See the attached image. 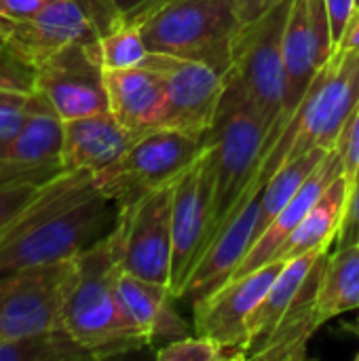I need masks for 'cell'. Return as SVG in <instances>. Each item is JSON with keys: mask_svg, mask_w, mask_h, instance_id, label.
Wrapping results in <instances>:
<instances>
[{"mask_svg": "<svg viewBox=\"0 0 359 361\" xmlns=\"http://www.w3.org/2000/svg\"><path fill=\"white\" fill-rule=\"evenodd\" d=\"M121 207L89 171H66L0 235V275L70 260L106 239Z\"/></svg>", "mask_w": 359, "mask_h": 361, "instance_id": "obj_1", "label": "cell"}, {"mask_svg": "<svg viewBox=\"0 0 359 361\" xmlns=\"http://www.w3.org/2000/svg\"><path fill=\"white\" fill-rule=\"evenodd\" d=\"M123 228L74 256V275L63 300V328L93 360L127 355L148 347L123 313L116 281L121 267Z\"/></svg>", "mask_w": 359, "mask_h": 361, "instance_id": "obj_2", "label": "cell"}, {"mask_svg": "<svg viewBox=\"0 0 359 361\" xmlns=\"http://www.w3.org/2000/svg\"><path fill=\"white\" fill-rule=\"evenodd\" d=\"M359 106V49L334 53L317 72L288 125L277 133L260 159L245 190L243 205L260 195L262 186L290 161L324 148L334 150L339 137Z\"/></svg>", "mask_w": 359, "mask_h": 361, "instance_id": "obj_3", "label": "cell"}, {"mask_svg": "<svg viewBox=\"0 0 359 361\" xmlns=\"http://www.w3.org/2000/svg\"><path fill=\"white\" fill-rule=\"evenodd\" d=\"M140 25L148 53L197 59L220 74L233 66V47L241 30L235 0H152L125 17Z\"/></svg>", "mask_w": 359, "mask_h": 361, "instance_id": "obj_4", "label": "cell"}, {"mask_svg": "<svg viewBox=\"0 0 359 361\" xmlns=\"http://www.w3.org/2000/svg\"><path fill=\"white\" fill-rule=\"evenodd\" d=\"M207 148V133L159 127L138 137L110 167L93 173L97 188L129 209L150 192L174 184Z\"/></svg>", "mask_w": 359, "mask_h": 361, "instance_id": "obj_5", "label": "cell"}, {"mask_svg": "<svg viewBox=\"0 0 359 361\" xmlns=\"http://www.w3.org/2000/svg\"><path fill=\"white\" fill-rule=\"evenodd\" d=\"M292 2L284 0L260 19L241 25L233 47V66L224 74V85L248 102L269 133L284 110V32Z\"/></svg>", "mask_w": 359, "mask_h": 361, "instance_id": "obj_6", "label": "cell"}, {"mask_svg": "<svg viewBox=\"0 0 359 361\" xmlns=\"http://www.w3.org/2000/svg\"><path fill=\"white\" fill-rule=\"evenodd\" d=\"M125 15L112 0H53L28 19H15L8 47L34 68L51 53L74 42H99L123 25Z\"/></svg>", "mask_w": 359, "mask_h": 361, "instance_id": "obj_7", "label": "cell"}, {"mask_svg": "<svg viewBox=\"0 0 359 361\" xmlns=\"http://www.w3.org/2000/svg\"><path fill=\"white\" fill-rule=\"evenodd\" d=\"M74 258L0 275V341L63 328Z\"/></svg>", "mask_w": 359, "mask_h": 361, "instance_id": "obj_8", "label": "cell"}, {"mask_svg": "<svg viewBox=\"0 0 359 361\" xmlns=\"http://www.w3.org/2000/svg\"><path fill=\"white\" fill-rule=\"evenodd\" d=\"M284 260H273L239 279L226 281L216 292L193 302V330L212 338L224 361L245 360L250 349L248 319L260 305L281 269Z\"/></svg>", "mask_w": 359, "mask_h": 361, "instance_id": "obj_9", "label": "cell"}, {"mask_svg": "<svg viewBox=\"0 0 359 361\" xmlns=\"http://www.w3.org/2000/svg\"><path fill=\"white\" fill-rule=\"evenodd\" d=\"M36 91L47 97L61 121L108 112L99 42H74L36 63Z\"/></svg>", "mask_w": 359, "mask_h": 361, "instance_id": "obj_10", "label": "cell"}, {"mask_svg": "<svg viewBox=\"0 0 359 361\" xmlns=\"http://www.w3.org/2000/svg\"><path fill=\"white\" fill-rule=\"evenodd\" d=\"M174 184L150 192L129 209H121L123 271L163 286L171 281Z\"/></svg>", "mask_w": 359, "mask_h": 361, "instance_id": "obj_11", "label": "cell"}, {"mask_svg": "<svg viewBox=\"0 0 359 361\" xmlns=\"http://www.w3.org/2000/svg\"><path fill=\"white\" fill-rule=\"evenodd\" d=\"M214 205V154L207 137L203 154L174 184V260L171 294L178 298L203 254Z\"/></svg>", "mask_w": 359, "mask_h": 361, "instance_id": "obj_12", "label": "cell"}, {"mask_svg": "<svg viewBox=\"0 0 359 361\" xmlns=\"http://www.w3.org/2000/svg\"><path fill=\"white\" fill-rule=\"evenodd\" d=\"M144 66L161 74L167 91V118L163 127L207 133L216 121L224 74L212 66L167 53H148Z\"/></svg>", "mask_w": 359, "mask_h": 361, "instance_id": "obj_13", "label": "cell"}, {"mask_svg": "<svg viewBox=\"0 0 359 361\" xmlns=\"http://www.w3.org/2000/svg\"><path fill=\"white\" fill-rule=\"evenodd\" d=\"M63 150V121L47 102L34 91L28 97V112L21 129L0 154V186L13 182L47 184L66 173L61 163Z\"/></svg>", "mask_w": 359, "mask_h": 361, "instance_id": "obj_14", "label": "cell"}, {"mask_svg": "<svg viewBox=\"0 0 359 361\" xmlns=\"http://www.w3.org/2000/svg\"><path fill=\"white\" fill-rule=\"evenodd\" d=\"M260 218V195L248 201L205 250L176 300H199L222 288L250 252Z\"/></svg>", "mask_w": 359, "mask_h": 361, "instance_id": "obj_15", "label": "cell"}, {"mask_svg": "<svg viewBox=\"0 0 359 361\" xmlns=\"http://www.w3.org/2000/svg\"><path fill=\"white\" fill-rule=\"evenodd\" d=\"M110 112L133 135L159 129L167 118V91L159 72L148 66L106 70Z\"/></svg>", "mask_w": 359, "mask_h": 361, "instance_id": "obj_16", "label": "cell"}, {"mask_svg": "<svg viewBox=\"0 0 359 361\" xmlns=\"http://www.w3.org/2000/svg\"><path fill=\"white\" fill-rule=\"evenodd\" d=\"M135 140L138 135L125 129L110 110L63 121V169L99 173L116 163Z\"/></svg>", "mask_w": 359, "mask_h": 361, "instance_id": "obj_17", "label": "cell"}, {"mask_svg": "<svg viewBox=\"0 0 359 361\" xmlns=\"http://www.w3.org/2000/svg\"><path fill=\"white\" fill-rule=\"evenodd\" d=\"M343 173V159L339 150H330L328 157L320 163V167L303 182L298 192L292 197V201L273 218V222L258 235V239L252 243L250 252L241 260V264L235 269L231 279H239L269 262L275 260V254L286 243V239L294 233V228L303 222L307 212L313 207V203L322 197V192ZM229 279V281H231Z\"/></svg>", "mask_w": 359, "mask_h": 361, "instance_id": "obj_18", "label": "cell"}, {"mask_svg": "<svg viewBox=\"0 0 359 361\" xmlns=\"http://www.w3.org/2000/svg\"><path fill=\"white\" fill-rule=\"evenodd\" d=\"M116 290L125 317L135 328V332L148 341V345L163 347L190 334L188 324L174 307L176 298L169 286L146 281L121 271Z\"/></svg>", "mask_w": 359, "mask_h": 361, "instance_id": "obj_19", "label": "cell"}, {"mask_svg": "<svg viewBox=\"0 0 359 361\" xmlns=\"http://www.w3.org/2000/svg\"><path fill=\"white\" fill-rule=\"evenodd\" d=\"M328 254L330 250L315 260L292 305L279 319L264 347L254 355V361H303L307 357V345L322 328L317 317V290Z\"/></svg>", "mask_w": 359, "mask_h": 361, "instance_id": "obj_20", "label": "cell"}, {"mask_svg": "<svg viewBox=\"0 0 359 361\" xmlns=\"http://www.w3.org/2000/svg\"><path fill=\"white\" fill-rule=\"evenodd\" d=\"M349 192L351 182L345 173H341L313 203V207L307 212V216L294 228V233L286 239V243L275 254V260L290 262L309 252L332 247V243H336L345 218Z\"/></svg>", "mask_w": 359, "mask_h": 361, "instance_id": "obj_21", "label": "cell"}, {"mask_svg": "<svg viewBox=\"0 0 359 361\" xmlns=\"http://www.w3.org/2000/svg\"><path fill=\"white\" fill-rule=\"evenodd\" d=\"M328 250L309 252L305 256H298V258L286 262V267L281 269V273L277 275V279L273 281V286L269 288V292L264 294V298L260 300V305L254 309V313L248 319L250 349H248L245 360H254V355L264 347V343L269 341V336L277 328L279 319L284 317V313L292 305V300H294L298 288L303 286L305 277L309 275L311 267Z\"/></svg>", "mask_w": 359, "mask_h": 361, "instance_id": "obj_22", "label": "cell"}, {"mask_svg": "<svg viewBox=\"0 0 359 361\" xmlns=\"http://www.w3.org/2000/svg\"><path fill=\"white\" fill-rule=\"evenodd\" d=\"M359 309V245L336 247L328 254L320 290L317 317L326 322Z\"/></svg>", "mask_w": 359, "mask_h": 361, "instance_id": "obj_23", "label": "cell"}, {"mask_svg": "<svg viewBox=\"0 0 359 361\" xmlns=\"http://www.w3.org/2000/svg\"><path fill=\"white\" fill-rule=\"evenodd\" d=\"M330 150L324 148H315L303 157H298L296 161L286 163L260 190V218H258V231H256V239L258 235L273 222V218L292 201V197L298 192V188L303 186V182L320 167V163L328 157ZM254 239V241H256Z\"/></svg>", "mask_w": 359, "mask_h": 361, "instance_id": "obj_24", "label": "cell"}, {"mask_svg": "<svg viewBox=\"0 0 359 361\" xmlns=\"http://www.w3.org/2000/svg\"><path fill=\"white\" fill-rule=\"evenodd\" d=\"M91 353L66 330L0 341V361H80Z\"/></svg>", "mask_w": 359, "mask_h": 361, "instance_id": "obj_25", "label": "cell"}, {"mask_svg": "<svg viewBox=\"0 0 359 361\" xmlns=\"http://www.w3.org/2000/svg\"><path fill=\"white\" fill-rule=\"evenodd\" d=\"M99 57L106 70H123L142 66L148 57L140 25L125 23L99 40Z\"/></svg>", "mask_w": 359, "mask_h": 361, "instance_id": "obj_26", "label": "cell"}, {"mask_svg": "<svg viewBox=\"0 0 359 361\" xmlns=\"http://www.w3.org/2000/svg\"><path fill=\"white\" fill-rule=\"evenodd\" d=\"M36 91V68L11 47L0 51V95H32Z\"/></svg>", "mask_w": 359, "mask_h": 361, "instance_id": "obj_27", "label": "cell"}, {"mask_svg": "<svg viewBox=\"0 0 359 361\" xmlns=\"http://www.w3.org/2000/svg\"><path fill=\"white\" fill-rule=\"evenodd\" d=\"M159 361H224L222 349L207 336L188 334L157 349Z\"/></svg>", "mask_w": 359, "mask_h": 361, "instance_id": "obj_28", "label": "cell"}, {"mask_svg": "<svg viewBox=\"0 0 359 361\" xmlns=\"http://www.w3.org/2000/svg\"><path fill=\"white\" fill-rule=\"evenodd\" d=\"M47 184L13 182V184L0 186V235L38 199V195L42 192Z\"/></svg>", "mask_w": 359, "mask_h": 361, "instance_id": "obj_29", "label": "cell"}, {"mask_svg": "<svg viewBox=\"0 0 359 361\" xmlns=\"http://www.w3.org/2000/svg\"><path fill=\"white\" fill-rule=\"evenodd\" d=\"M28 97L30 95H17V93L0 95V154L13 142V137L17 135V131L25 121Z\"/></svg>", "mask_w": 359, "mask_h": 361, "instance_id": "obj_30", "label": "cell"}, {"mask_svg": "<svg viewBox=\"0 0 359 361\" xmlns=\"http://www.w3.org/2000/svg\"><path fill=\"white\" fill-rule=\"evenodd\" d=\"M336 150L343 159V173L353 184L359 178V106L351 114V118L347 121V125L339 137Z\"/></svg>", "mask_w": 359, "mask_h": 361, "instance_id": "obj_31", "label": "cell"}, {"mask_svg": "<svg viewBox=\"0 0 359 361\" xmlns=\"http://www.w3.org/2000/svg\"><path fill=\"white\" fill-rule=\"evenodd\" d=\"M347 245H359V178L351 184L345 218L336 237V247H347Z\"/></svg>", "mask_w": 359, "mask_h": 361, "instance_id": "obj_32", "label": "cell"}, {"mask_svg": "<svg viewBox=\"0 0 359 361\" xmlns=\"http://www.w3.org/2000/svg\"><path fill=\"white\" fill-rule=\"evenodd\" d=\"M328 17H330V27H332V42L334 51L345 34V27L351 21V15L355 11V0H326Z\"/></svg>", "mask_w": 359, "mask_h": 361, "instance_id": "obj_33", "label": "cell"}, {"mask_svg": "<svg viewBox=\"0 0 359 361\" xmlns=\"http://www.w3.org/2000/svg\"><path fill=\"white\" fill-rule=\"evenodd\" d=\"M281 2L284 0H235L237 13H239V19H241V25L260 19L262 15H267L271 8H275Z\"/></svg>", "mask_w": 359, "mask_h": 361, "instance_id": "obj_34", "label": "cell"}, {"mask_svg": "<svg viewBox=\"0 0 359 361\" xmlns=\"http://www.w3.org/2000/svg\"><path fill=\"white\" fill-rule=\"evenodd\" d=\"M6 15L13 19H28L32 15H36L38 11H42L49 2L53 0H2Z\"/></svg>", "mask_w": 359, "mask_h": 361, "instance_id": "obj_35", "label": "cell"}, {"mask_svg": "<svg viewBox=\"0 0 359 361\" xmlns=\"http://www.w3.org/2000/svg\"><path fill=\"white\" fill-rule=\"evenodd\" d=\"M355 49H359V6L353 11L351 21L345 27V34H343V38H341L334 53H349V51H355Z\"/></svg>", "mask_w": 359, "mask_h": 361, "instance_id": "obj_36", "label": "cell"}, {"mask_svg": "<svg viewBox=\"0 0 359 361\" xmlns=\"http://www.w3.org/2000/svg\"><path fill=\"white\" fill-rule=\"evenodd\" d=\"M114 4H116V8L127 17V15H131V13H135V11H140V8H144L146 4H150L152 0H112Z\"/></svg>", "mask_w": 359, "mask_h": 361, "instance_id": "obj_37", "label": "cell"}, {"mask_svg": "<svg viewBox=\"0 0 359 361\" xmlns=\"http://www.w3.org/2000/svg\"><path fill=\"white\" fill-rule=\"evenodd\" d=\"M13 21H15V19H0V51L8 47V42H6V32L11 30Z\"/></svg>", "mask_w": 359, "mask_h": 361, "instance_id": "obj_38", "label": "cell"}, {"mask_svg": "<svg viewBox=\"0 0 359 361\" xmlns=\"http://www.w3.org/2000/svg\"><path fill=\"white\" fill-rule=\"evenodd\" d=\"M0 19H13V17L6 15V8H4V2L2 0H0Z\"/></svg>", "mask_w": 359, "mask_h": 361, "instance_id": "obj_39", "label": "cell"}, {"mask_svg": "<svg viewBox=\"0 0 359 361\" xmlns=\"http://www.w3.org/2000/svg\"><path fill=\"white\" fill-rule=\"evenodd\" d=\"M358 6H359V0H355V8H358Z\"/></svg>", "mask_w": 359, "mask_h": 361, "instance_id": "obj_40", "label": "cell"}, {"mask_svg": "<svg viewBox=\"0 0 359 361\" xmlns=\"http://www.w3.org/2000/svg\"><path fill=\"white\" fill-rule=\"evenodd\" d=\"M355 360H358V361H359V351H358V355H355Z\"/></svg>", "mask_w": 359, "mask_h": 361, "instance_id": "obj_41", "label": "cell"}]
</instances>
